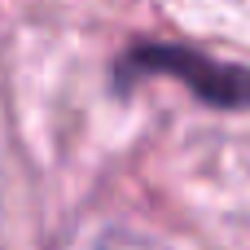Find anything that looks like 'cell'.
I'll use <instances>...</instances> for the list:
<instances>
[{"label":"cell","mask_w":250,"mask_h":250,"mask_svg":"<svg viewBox=\"0 0 250 250\" xmlns=\"http://www.w3.org/2000/svg\"><path fill=\"white\" fill-rule=\"evenodd\" d=\"M119 88L141 83L149 75H167L180 79L189 92H198L207 105L220 110H250V66L233 62H215L198 48H180V44H136L119 57Z\"/></svg>","instance_id":"obj_1"}]
</instances>
